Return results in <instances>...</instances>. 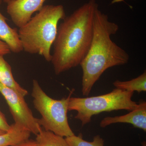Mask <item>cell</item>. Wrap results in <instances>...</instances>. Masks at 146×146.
<instances>
[{
    "label": "cell",
    "mask_w": 146,
    "mask_h": 146,
    "mask_svg": "<svg viewBox=\"0 0 146 146\" xmlns=\"http://www.w3.org/2000/svg\"><path fill=\"white\" fill-rule=\"evenodd\" d=\"M98 5L89 0L66 16L58 27L51 62L56 74L80 65L89 51L93 35L94 13Z\"/></svg>",
    "instance_id": "1"
},
{
    "label": "cell",
    "mask_w": 146,
    "mask_h": 146,
    "mask_svg": "<svg viewBox=\"0 0 146 146\" xmlns=\"http://www.w3.org/2000/svg\"><path fill=\"white\" fill-rule=\"evenodd\" d=\"M119 29L117 24L109 21L108 16L96 9L93 20V35L91 46L80 65L82 70V91L88 96L95 84L105 71L129 62L127 52L111 40Z\"/></svg>",
    "instance_id": "2"
},
{
    "label": "cell",
    "mask_w": 146,
    "mask_h": 146,
    "mask_svg": "<svg viewBox=\"0 0 146 146\" xmlns=\"http://www.w3.org/2000/svg\"><path fill=\"white\" fill-rule=\"evenodd\" d=\"M62 5H46L18 30L23 51L42 56L51 62V48L58 31V24L66 17Z\"/></svg>",
    "instance_id": "3"
},
{
    "label": "cell",
    "mask_w": 146,
    "mask_h": 146,
    "mask_svg": "<svg viewBox=\"0 0 146 146\" xmlns=\"http://www.w3.org/2000/svg\"><path fill=\"white\" fill-rule=\"evenodd\" d=\"M74 91L73 89L67 98L53 99L43 91L37 80H33L31 94L33 105L41 115L38 122L44 130L63 137L75 135L69 125L67 115L69 101Z\"/></svg>",
    "instance_id": "4"
},
{
    "label": "cell",
    "mask_w": 146,
    "mask_h": 146,
    "mask_svg": "<svg viewBox=\"0 0 146 146\" xmlns=\"http://www.w3.org/2000/svg\"><path fill=\"white\" fill-rule=\"evenodd\" d=\"M133 92L115 89L108 94L86 98H72L68 104V111H76L74 118L80 120L83 126L91 122L94 115L102 112L115 110L131 111L138 104L132 100Z\"/></svg>",
    "instance_id": "5"
},
{
    "label": "cell",
    "mask_w": 146,
    "mask_h": 146,
    "mask_svg": "<svg viewBox=\"0 0 146 146\" xmlns=\"http://www.w3.org/2000/svg\"><path fill=\"white\" fill-rule=\"evenodd\" d=\"M0 93L8 104L14 123L37 135L42 129L38 119L33 116L23 96L15 90L0 83Z\"/></svg>",
    "instance_id": "6"
},
{
    "label": "cell",
    "mask_w": 146,
    "mask_h": 146,
    "mask_svg": "<svg viewBox=\"0 0 146 146\" xmlns=\"http://www.w3.org/2000/svg\"><path fill=\"white\" fill-rule=\"evenodd\" d=\"M46 0H11L7 3V12L13 23L18 28L25 25L39 11Z\"/></svg>",
    "instance_id": "7"
},
{
    "label": "cell",
    "mask_w": 146,
    "mask_h": 146,
    "mask_svg": "<svg viewBox=\"0 0 146 146\" xmlns=\"http://www.w3.org/2000/svg\"><path fill=\"white\" fill-rule=\"evenodd\" d=\"M127 123L132 125L134 127L146 131V102L141 101L138 104L136 109L133 110L126 115L115 117H106L100 124L101 127L117 123Z\"/></svg>",
    "instance_id": "8"
},
{
    "label": "cell",
    "mask_w": 146,
    "mask_h": 146,
    "mask_svg": "<svg viewBox=\"0 0 146 146\" xmlns=\"http://www.w3.org/2000/svg\"><path fill=\"white\" fill-rule=\"evenodd\" d=\"M2 0H0V5ZM7 18L0 11V39L8 45L11 52L18 53L23 48L18 35V30L11 27L7 23Z\"/></svg>",
    "instance_id": "9"
},
{
    "label": "cell",
    "mask_w": 146,
    "mask_h": 146,
    "mask_svg": "<svg viewBox=\"0 0 146 146\" xmlns=\"http://www.w3.org/2000/svg\"><path fill=\"white\" fill-rule=\"evenodd\" d=\"M31 133L21 126L13 123L9 130L0 134V146H15L28 140Z\"/></svg>",
    "instance_id": "10"
},
{
    "label": "cell",
    "mask_w": 146,
    "mask_h": 146,
    "mask_svg": "<svg viewBox=\"0 0 146 146\" xmlns=\"http://www.w3.org/2000/svg\"><path fill=\"white\" fill-rule=\"evenodd\" d=\"M0 83L19 92L24 96L28 94V91L15 80L11 67L4 58V56H0Z\"/></svg>",
    "instance_id": "11"
},
{
    "label": "cell",
    "mask_w": 146,
    "mask_h": 146,
    "mask_svg": "<svg viewBox=\"0 0 146 146\" xmlns=\"http://www.w3.org/2000/svg\"><path fill=\"white\" fill-rule=\"evenodd\" d=\"M116 88L122 89L125 91L133 92L137 91L138 93L146 91V72L136 78L129 81H121L116 80L113 83Z\"/></svg>",
    "instance_id": "12"
},
{
    "label": "cell",
    "mask_w": 146,
    "mask_h": 146,
    "mask_svg": "<svg viewBox=\"0 0 146 146\" xmlns=\"http://www.w3.org/2000/svg\"><path fill=\"white\" fill-rule=\"evenodd\" d=\"M39 146H69L65 138L42 129L36 135V140Z\"/></svg>",
    "instance_id": "13"
},
{
    "label": "cell",
    "mask_w": 146,
    "mask_h": 146,
    "mask_svg": "<svg viewBox=\"0 0 146 146\" xmlns=\"http://www.w3.org/2000/svg\"><path fill=\"white\" fill-rule=\"evenodd\" d=\"M65 138L69 146H104V140L99 135L94 136L91 142L83 139L81 133L78 136L74 135Z\"/></svg>",
    "instance_id": "14"
},
{
    "label": "cell",
    "mask_w": 146,
    "mask_h": 146,
    "mask_svg": "<svg viewBox=\"0 0 146 146\" xmlns=\"http://www.w3.org/2000/svg\"><path fill=\"white\" fill-rule=\"evenodd\" d=\"M10 127L11 125L9 124L5 116L0 110V130L7 132Z\"/></svg>",
    "instance_id": "15"
},
{
    "label": "cell",
    "mask_w": 146,
    "mask_h": 146,
    "mask_svg": "<svg viewBox=\"0 0 146 146\" xmlns=\"http://www.w3.org/2000/svg\"><path fill=\"white\" fill-rule=\"evenodd\" d=\"M11 52L8 45L0 39V56H4Z\"/></svg>",
    "instance_id": "16"
},
{
    "label": "cell",
    "mask_w": 146,
    "mask_h": 146,
    "mask_svg": "<svg viewBox=\"0 0 146 146\" xmlns=\"http://www.w3.org/2000/svg\"><path fill=\"white\" fill-rule=\"evenodd\" d=\"M15 146H39V144L36 141L28 140L24 141L21 143L18 144Z\"/></svg>",
    "instance_id": "17"
},
{
    "label": "cell",
    "mask_w": 146,
    "mask_h": 146,
    "mask_svg": "<svg viewBox=\"0 0 146 146\" xmlns=\"http://www.w3.org/2000/svg\"><path fill=\"white\" fill-rule=\"evenodd\" d=\"M124 1V0H113L111 2V3H116L121 2Z\"/></svg>",
    "instance_id": "18"
},
{
    "label": "cell",
    "mask_w": 146,
    "mask_h": 146,
    "mask_svg": "<svg viewBox=\"0 0 146 146\" xmlns=\"http://www.w3.org/2000/svg\"><path fill=\"white\" fill-rule=\"evenodd\" d=\"M2 1L4 2L7 3L9 2L11 0H2Z\"/></svg>",
    "instance_id": "19"
},
{
    "label": "cell",
    "mask_w": 146,
    "mask_h": 146,
    "mask_svg": "<svg viewBox=\"0 0 146 146\" xmlns=\"http://www.w3.org/2000/svg\"><path fill=\"white\" fill-rule=\"evenodd\" d=\"M142 146H146V143L145 141H143L142 143Z\"/></svg>",
    "instance_id": "20"
},
{
    "label": "cell",
    "mask_w": 146,
    "mask_h": 146,
    "mask_svg": "<svg viewBox=\"0 0 146 146\" xmlns=\"http://www.w3.org/2000/svg\"><path fill=\"white\" fill-rule=\"evenodd\" d=\"M6 132H4V131H2L0 130V134H3V133H5Z\"/></svg>",
    "instance_id": "21"
}]
</instances>
